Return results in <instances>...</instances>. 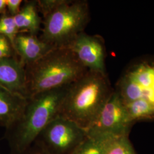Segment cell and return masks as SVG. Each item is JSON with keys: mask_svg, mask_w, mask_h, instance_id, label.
<instances>
[{"mask_svg": "<svg viewBox=\"0 0 154 154\" xmlns=\"http://www.w3.org/2000/svg\"><path fill=\"white\" fill-rule=\"evenodd\" d=\"M70 85L42 92L28 98L18 118L6 128L5 138L11 154L25 153L45 128L59 116Z\"/></svg>", "mask_w": 154, "mask_h": 154, "instance_id": "obj_1", "label": "cell"}, {"mask_svg": "<svg viewBox=\"0 0 154 154\" xmlns=\"http://www.w3.org/2000/svg\"><path fill=\"white\" fill-rule=\"evenodd\" d=\"M113 91L107 75L88 70L70 85L59 116L86 130L95 121Z\"/></svg>", "mask_w": 154, "mask_h": 154, "instance_id": "obj_2", "label": "cell"}, {"mask_svg": "<svg viewBox=\"0 0 154 154\" xmlns=\"http://www.w3.org/2000/svg\"><path fill=\"white\" fill-rule=\"evenodd\" d=\"M26 97L75 82L88 71L66 47L55 48L31 65L25 66Z\"/></svg>", "mask_w": 154, "mask_h": 154, "instance_id": "obj_3", "label": "cell"}, {"mask_svg": "<svg viewBox=\"0 0 154 154\" xmlns=\"http://www.w3.org/2000/svg\"><path fill=\"white\" fill-rule=\"evenodd\" d=\"M88 2L65 0L62 5L44 17L40 39L54 48L66 47L90 21Z\"/></svg>", "mask_w": 154, "mask_h": 154, "instance_id": "obj_4", "label": "cell"}, {"mask_svg": "<svg viewBox=\"0 0 154 154\" xmlns=\"http://www.w3.org/2000/svg\"><path fill=\"white\" fill-rule=\"evenodd\" d=\"M114 90L124 103L143 99L154 106V57L132 62L122 73Z\"/></svg>", "mask_w": 154, "mask_h": 154, "instance_id": "obj_5", "label": "cell"}, {"mask_svg": "<svg viewBox=\"0 0 154 154\" xmlns=\"http://www.w3.org/2000/svg\"><path fill=\"white\" fill-rule=\"evenodd\" d=\"M86 137L85 129L59 116L45 128L34 143L47 154H72Z\"/></svg>", "mask_w": 154, "mask_h": 154, "instance_id": "obj_6", "label": "cell"}, {"mask_svg": "<svg viewBox=\"0 0 154 154\" xmlns=\"http://www.w3.org/2000/svg\"><path fill=\"white\" fill-rule=\"evenodd\" d=\"M132 125L124 102L114 89L98 117L86 131L91 137L125 135H128Z\"/></svg>", "mask_w": 154, "mask_h": 154, "instance_id": "obj_7", "label": "cell"}, {"mask_svg": "<svg viewBox=\"0 0 154 154\" xmlns=\"http://www.w3.org/2000/svg\"><path fill=\"white\" fill-rule=\"evenodd\" d=\"M66 48L75 55L89 71L107 75L106 70V48L103 39L98 35L79 33Z\"/></svg>", "mask_w": 154, "mask_h": 154, "instance_id": "obj_8", "label": "cell"}, {"mask_svg": "<svg viewBox=\"0 0 154 154\" xmlns=\"http://www.w3.org/2000/svg\"><path fill=\"white\" fill-rule=\"evenodd\" d=\"M13 48L25 66L31 65L55 48L48 44L37 35L20 32L14 39Z\"/></svg>", "mask_w": 154, "mask_h": 154, "instance_id": "obj_9", "label": "cell"}, {"mask_svg": "<svg viewBox=\"0 0 154 154\" xmlns=\"http://www.w3.org/2000/svg\"><path fill=\"white\" fill-rule=\"evenodd\" d=\"M25 66L16 57L0 59V84L26 97Z\"/></svg>", "mask_w": 154, "mask_h": 154, "instance_id": "obj_10", "label": "cell"}, {"mask_svg": "<svg viewBox=\"0 0 154 154\" xmlns=\"http://www.w3.org/2000/svg\"><path fill=\"white\" fill-rule=\"evenodd\" d=\"M28 98L0 84V126L6 128L22 113Z\"/></svg>", "mask_w": 154, "mask_h": 154, "instance_id": "obj_11", "label": "cell"}, {"mask_svg": "<svg viewBox=\"0 0 154 154\" xmlns=\"http://www.w3.org/2000/svg\"><path fill=\"white\" fill-rule=\"evenodd\" d=\"M38 13L36 1H26L20 12L13 17L19 30L37 35L42 23Z\"/></svg>", "mask_w": 154, "mask_h": 154, "instance_id": "obj_12", "label": "cell"}, {"mask_svg": "<svg viewBox=\"0 0 154 154\" xmlns=\"http://www.w3.org/2000/svg\"><path fill=\"white\" fill-rule=\"evenodd\" d=\"M125 105L132 123L142 120L154 119V106L147 100L135 99L125 103Z\"/></svg>", "mask_w": 154, "mask_h": 154, "instance_id": "obj_13", "label": "cell"}, {"mask_svg": "<svg viewBox=\"0 0 154 154\" xmlns=\"http://www.w3.org/2000/svg\"><path fill=\"white\" fill-rule=\"evenodd\" d=\"M104 154H137L128 135L110 137L105 143Z\"/></svg>", "mask_w": 154, "mask_h": 154, "instance_id": "obj_14", "label": "cell"}, {"mask_svg": "<svg viewBox=\"0 0 154 154\" xmlns=\"http://www.w3.org/2000/svg\"><path fill=\"white\" fill-rule=\"evenodd\" d=\"M109 137L87 135L72 154H104L105 143Z\"/></svg>", "mask_w": 154, "mask_h": 154, "instance_id": "obj_15", "label": "cell"}, {"mask_svg": "<svg viewBox=\"0 0 154 154\" xmlns=\"http://www.w3.org/2000/svg\"><path fill=\"white\" fill-rule=\"evenodd\" d=\"M21 32L17 28L13 17L4 14L0 18V34L7 37L13 47L17 34Z\"/></svg>", "mask_w": 154, "mask_h": 154, "instance_id": "obj_16", "label": "cell"}, {"mask_svg": "<svg viewBox=\"0 0 154 154\" xmlns=\"http://www.w3.org/2000/svg\"><path fill=\"white\" fill-rule=\"evenodd\" d=\"M65 1V0H38L36 1V2L39 12L42 14L43 17H45Z\"/></svg>", "mask_w": 154, "mask_h": 154, "instance_id": "obj_17", "label": "cell"}, {"mask_svg": "<svg viewBox=\"0 0 154 154\" xmlns=\"http://www.w3.org/2000/svg\"><path fill=\"white\" fill-rule=\"evenodd\" d=\"M16 53L7 37L0 34V59L16 57Z\"/></svg>", "mask_w": 154, "mask_h": 154, "instance_id": "obj_18", "label": "cell"}, {"mask_svg": "<svg viewBox=\"0 0 154 154\" xmlns=\"http://www.w3.org/2000/svg\"><path fill=\"white\" fill-rule=\"evenodd\" d=\"M22 2V0H6V7L11 17L15 16L20 12Z\"/></svg>", "mask_w": 154, "mask_h": 154, "instance_id": "obj_19", "label": "cell"}, {"mask_svg": "<svg viewBox=\"0 0 154 154\" xmlns=\"http://www.w3.org/2000/svg\"><path fill=\"white\" fill-rule=\"evenodd\" d=\"M23 154H47L38 145L34 143L33 146Z\"/></svg>", "mask_w": 154, "mask_h": 154, "instance_id": "obj_20", "label": "cell"}, {"mask_svg": "<svg viewBox=\"0 0 154 154\" xmlns=\"http://www.w3.org/2000/svg\"><path fill=\"white\" fill-rule=\"evenodd\" d=\"M6 0H0V14H5Z\"/></svg>", "mask_w": 154, "mask_h": 154, "instance_id": "obj_21", "label": "cell"}]
</instances>
